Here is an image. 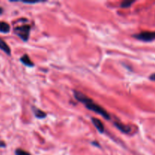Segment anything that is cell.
I'll return each mask as SVG.
<instances>
[{"mask_svg":"<svg viewBox=\"0 0 155 155\" xmlns=\"http://www.w3.org/2000/svg\"><path fill=\"white\" fill-rule=\"evenodd\" d=\"M2 11H3V9H2V8L0 7V15H1V14H2Z\"/></svg>","mask_w":155,"mask_h":155,"instance_id":"9a60e30c","label":"cell"},{"mask_svg":"<svg viewBox=\"0 0 155 155\" xmlns=\"http://www.w3.org/2000/svg\"><path fill=\"white\" fill-rule=\"evenodd\" d=\"M30 26L29 24H22L20 26L17 27L15 28V33L20 37L22 40L27 41L29 39L30 32Z\"/></svg>","mask_w":155,"mask_h":155,"instance_id":"7a4b0ae2","label":"cell"},{"mask_svg":"<svg viewBox=\"0 0 155 155\" xmlns=\"http://www.w3.org/2000/svg\"><path fill=\"white\" fill-rule=\"evenodd\" d=\"M149 79H151V80H152V81H155V74H151V75L149 76Z\"/></svg>","mask_w":155,"mask_h":155,"instance_id":"4fadbf2b","label":"cell"},{"mask_svg":"<svg viewBox=\"0 0 155 155\" xmlns=\"http://www.w3.org/2000/svg\"><path fill=\"white\" fill-rule=\"evenodd\" d=\"M10 31L9 24L6 22L0 21V32L3 33H8Z\"/></svg>","mask_w":155,"mask_h":155,"instance_id":"9c48e42d","label":"cell"},{"mask_svg":"<svg viewBox=\"0 0 155 155\" xmlns=\"http://www.w3.org/2000/svg\"><path fill=\"white\" fill-rule=\"evenodd\" d=\"M6 143L2 141H0V148H5L6 147Z\"/></svg>","mask_w":155,"mask_h":155,"instance_id":"5bb4252c","label":"cell"},{"mask_svg":"<svg viewBox=\"0 0 155 155\" xmlns=\"http://www.w3.org/2000/svg\"><path fill=\"white\" fill-rule=\"evenodd\" d=\"M20 61H21L24 65H26V66L27 67H33V65H34V64L32 62V61L30 60V58L27 54H25L24 55H23L22 57L20 58Z\"/></svg>","mask_w":155,"mask_h":155,"instance_id":"ba28073f","label":"cell"},{"mask_svg":"<svg viewBox=\"0 0 155 155\" xmlns=\"http://www.w3.org/2000/svg\"><path fill=\"white\" fill-rule=\"evenodd\" d=\"M74 94L76 99H77L79 102H82L86 106V108H88L92 111H94V112L97 113V114H99L100 115H102L104 118L106 119V120H111V116H110L108 113L103 107L98 105V104L95 103L91 98H88L86 95L83 94L79 91H74Z\"/></svg>","mask_w":155,"mask_h":155,"instance_id":"6da1fadb","label":"cell"},{"mask_svg":"<svg viewBox=\"0 0 155 155\" xmlns=\"http://www.w3.org/2000/svg\"><path fill=\"white\" fill-rule=\"evenodd\" d=\"M23 2L27 4H36L38 3V2H40V1H33V2H30V1H24Z\"/></svg>","mask_w":155,"mask_h":155,"instance_id":"7c38bea8","label":"cell"},{"mask_svg":"<svg viewBox=\"0 0 155 155\" xmlns=\"http://www.w3.org/2000/svg\"><path fill=\"white\" fill-rule=\"evenodd\" d=\"M33 111L34 113V115H35L36 117L39 119H43L46 116V114L44 112V111H41L40 109L37 108V107H33Z\"/></svg>","mask_w":155,"mask_h":155,"instance_id":"52a82bcc","label":"cell"},{"mask_svg":"<svg viewBox=\"0 0 155 155\" xmlns=\"http://www.w3.org/2000/svg\"><path fill=\"white\" fill-rule=\"evenodd\" d=\"M114 125L117 129H120V131L124 133H129V132L131 131V128L129 127V126L124 125V124L121 123L120 122H115Z\"/></svg>","mask_w":155,"mask_h":155,"instance_id":"5b68a950","label":"cell"},{"mask_svg":"<svg viewBox=\"0 0 155 155\" xmlns=\"http://www.w3.org/2000/svg\"><path fill=\"white\" fill-rule=\"evenodd\" d=\"M92 122H93V125L95 126V127L97 129V130L100 133H103L105 132V126H104L103 123L101 120L93 117V118H92Z\"/></svg>","mask_w":155,"mask_h":155,"instance_id":"277c9868","label":"cell"},{"mask_svg":"<svg viewBox=\"0 0 155 155\" xmlns=\"http://www.w3.org/2000/svg\"><path fill=\"white\" fill-rule=\"evenodd\" d=\"M134 2H135V1H128V0H126V1H124V2H122V4H121V7L129 8L130 7Z\"/></svg>","mask_w":155,"mask_h":155,"instance_id":"30bf717a","label":"cell"},{"mask_svg":"<svg viewBox=\"0 0 155 155\" xmlns=\"http://www.w3.org/2000/svg\"><path fill=\"white\" fill-rule=\"evenodd\" d=\"M15 154L16 155H30V154L28 153V152L26 151H24V150L18 148V149H17L16 151H15Z\"/></svg>","mask_w":155,"mask_h":155,"instance_id":"8fae6325","label":"cell"},{"mask_svg":"<svg viewBox=\"0 0 155 155\" xmlns=\"http://www.w3.org/2000/svg\"><path fill=\"white\" fill-rule=\"evenodd\" d=\"M133 37L143 42H151L155 39V32L144 31L133 35Z\"/></svg>","mask_w":155,"mask_h":155,"instance_id":"3957f363","label":"cell"},{"mask_svg":"<svg viewBox=\"0 0 155 155\" xmlns=\"http://www.w3.org/2000/svg\"><path fill=\"white\" fill-rule=\"evenodd\" d=\"M0 49L2 50L4 52H6L8 55H11V48H9V46H8L7 43L0 38Z\"/></svg>","mask_w":155,"mask_h":155,"instance_id":"8992f818","label":"cell"}]
</instances>
